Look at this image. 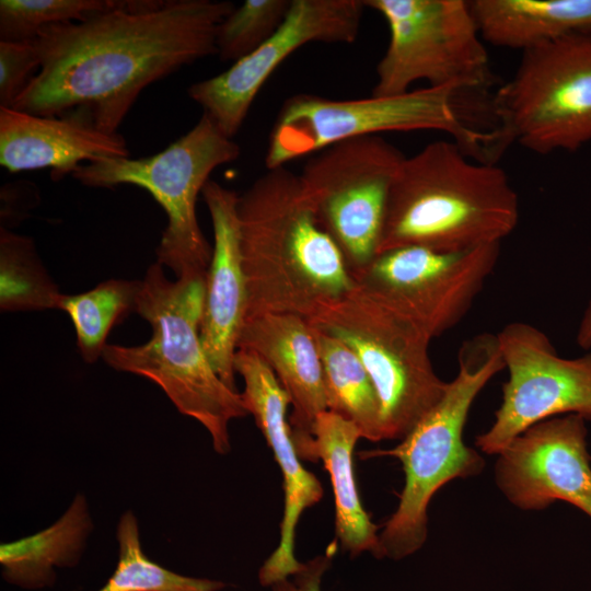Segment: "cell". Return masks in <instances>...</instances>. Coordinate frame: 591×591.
Returning a JSON list of instances; mask_svg holds the SVG:
<instances>
[{"mask_svg": "<svg viewBox=\"0 0 591 591\" xmlns=\"http://www.w3.org/2000/svg\"><path fill=\"white\" fill-rule=\"evenodd\" d=\"M519 197L496 163L436 140L399 165L378 254L403 246L452 253L501 243L517 228Z\"/></svg>", "mask_w": 591, "mask_h": 591, "instance_id": "3", "label": "cell"}, {"mask_svg": "<svg viewBox=\"0 0 591 591\" xmlns=\"http://www.w3.org/2000/svg\"><path fill=\"white\" fill-rule=\"evenodd\" d=\"M231 1H119L86 20L54 25L34 39L39 71L12 108L76 116L96 128L118 127L148 85L217 55Z\"/></svg>", "mask_w": 591, "mask_h": 591, "instance_id": "1", "label": "cell"}, {"mask_svg": "<svg viewBox=\"0 0 591 591\" xmlns=\"http://www.w3.org/2000/svg\"><path fill=\"white\" fill-rule=\"evenodd\" d=\"M237 218L245 320L266 313L308 320L356 286L341 252L320 225L299 174L286 166L267 169L239 196Z\"/></svg>", "mask_w": 591, "mask_h": 591, "instance_id": "2", "label": "cell"}, {"mask_svg": "<svg viewBox=\"0 0 591 591\" xmlns=\"http://www.w3.org/2000/svg\"><path fill=\"white\" fill-rule=\"evenodd\" d=\"M240 154L239 144L204 113L188 132L151 157L102 159L80 165L71 175L88 187L128 184L149 192L167 217L155 250L157 262L172 269L176 278L206 276L212 246L197 219L198 195L215 169Z\"/></svg>", "mask_w": 591, "mask_h": 591, "instance_id": "7", "label": "cell"}, {"mask_svg": "<svg viewBox=\"0 0 591 591\" xmlns=\"http://www.w3.org/2000/svg\"><path fill=\"white\" fill-rule=\"evenodd\" d=\"M359 428L331 410L320 413L312 427V441L299 453L301 460L323 465L329 474L335 501L336 536L343 551L351 557L379 548L378 526L363 509L352 466V452Z\"/></svg>", "mask_w": 591, "mask_h": 591, "instance_id": "20", "label": "cell"}, {"mask_svg": "<svg viewBox=\"0 0 591 591\" xmlns=\"http://www.w3.org/2000/svg\"><path fill=\"white\" fill-rule=\"evenodd\" d=\"M61 294L44 267L33 239L1 225V311L34 312L57 309Z\"/></svg>", "mask_w": 591, "mask_h": 591, "instance_id": "25", "label": "cell"}, {"mask_svg": "<svg viewBox=\"0 0 591 591\" xmlns=\"http://www.w3.org/2000/svg\"><path fill=\"white\" fill-rule=\"evenodd\" d=\"M93 530L89 505L77 494L62 515L48 528L0 545L1 575L25 590L53 587L56 568L76 567Z\"/></svg>", "mask_w": 591, "mask_h": 591, "instance_id": "22", "label": "cell"}, {"mask_svg": "<svg viewBox=\"0 0 591 591\" xmlns=\"http://www.w3.org/2000/svg\"><path fill=\"white\" fill-rule=\"evenodd\" d=\"M459 370L438 404L389 450L361 452V457L393 456L401 461L405 485L396 510L379 533L376 558L403 559L421 548L428 535L432 496L454 478L482 473L485 461L463 441L473 402L505 369L497 334L482 333L460 347Z\"/></svg>", "mask_w": 591, "mask_h": 591, "instance_id": "5", "label": "cell"}, {"mask_svg": "<svg viewBox=\"0 0 591 591\" xmlns=\"http://www.w3.org/2000/svg\"><path fill=\"white\" fill-rule=\"evenodd\" d=\"M237 349L258 355L288 393L289 417L299 453L312 440L316 416L327 410L322 363L306 318L294 314L266 313L244 321Z\"/></svg>", "mask_w": 591, "mask_h": 591, "instance_id": "19", "label": "cell"}, {"mask_svg": "<svg viewBox=\"0 0 591 591\" xmlns=\"http://www.w3.org/2000/svg\"><path fill=\"white\" fill-rule=\"evenodd\" d=\"M137 517L125 511L117 523L118 560L113 575L96 591H220L225 583L176 573L142 551Z\"/></svg>", "mask_w": 591, "mask_h": 591, "instance_id": "26", "label": "cell"}, {"mask_svg": "<svg viewBox=\"0 0 591 591\" xmlns=\"http://www.w3.org/2000/svg\"><path fill=\"white\" fill-rule=\"evenodd\" d=\"M206 276L170 280L160 263L139 280L135 311L152 331L136 346L107 344L102 358L111 368L155 383L176 409L209 432L213 450H231L229 424L248 412L242 394L213 369L200 339Z\"/></svg>", "mask_w": 591, "mask_h": 591, "instance_id": "4", "label": "cell"}, {"mask_svg": "<svg viewBox=\"0 0 591 591\" xmlns=\"http://www.w3.org/2000/svg\"><path fill=\"white\" fill-rule=\"evenodd\" d=\"M201 196L211 218L213 246L205 280L200 339L218 375L230 389L237 391L233 362L247 308L240 246L239 195L209 179Z\"/></svg>", "mask_w": 591, "mask_h": 591, "instance_id": "17", "label": "cell"}, {"mask_svg": "<svg viewBox=\"0 0 591 591\" xmlns=\"http://www.w3.org/2000/svg\"><path fill=\"white\" fill-rule=\"evenodd\" d=\"M509 379L490 428L477 448L499 454L514 438L546 419L575 414L591 421V351L560 357L548 336L525 322H511L497 334Z\"/></svg>", "mask_w": 591, "mask_h": 591, "instance_id": "13", "label": "cell"}, {"mask_svg": "<svg viewBox=\"0 0 591 591\" xmlns=\"http://www.w3.org/2000/svg\"><path fill=\"white\" fill-rule=\"evenodd\" d=\"M576 341L582 349H591V300L580 320Z\"/></svg>", "mask_w": 591, "mask_h": 591, "instance_id": "31", "label": "cell"}, {"mask_svg": "<svg viewBox=\"0 0 591 591\" xmlns=\"http://www.w3.org/2000/svg\"><path fill=\"white\" fill-rule=\"evenodd\" d=\"M40 58L34 40H0V106L12 107L25 90Z\"/></svg>", "mask_w": 591, "mask_h": 591, "instance_id": "29", "label": "cell"}, {"mask_svg": "<svg viewBox=\"0 0 591 591\" xmlns=\"http://www.w3.org/2000/svg\"><path fill=\"white\" fill-rule=\"evenodd\" d=\"M234 370L244 381L243 402L262 431L283 478L285 505L276 549L258 570V581L270 587L296 572V531L301 514L323 498V486L297 452L287 419L290 397L270 367L255 352L237 349Z\"/></svg>", "mask_w": 591, "mask_h": 591, "instance_id": "16", "label": "cell"}, {"mask_svg": "<svg viewBox=\"0 0 591 591\" xmlns=\"http://www.w3.org/2000/svg\"><path fill=\"white\" fill-rule=\"evenodd\" d=\"M500 245L452 253L396 247L376 254L352 277L359 288L410 317L433 339L467 314L498 263Z\"/></svg>", "mask_w": 591, "mask_h": 591, "instance_id": "12", "label": "cell"}, {"mask_svg": "<svg viewBox=\"0 0 591 591\" xmlns=\"http://www.w3.org/2000/svg\"><path fill=\"white\" fill-rule=\"evenodd\" d=\"M484 42L523 51L570 35H591V0H473Z\"/></svg>", "mask_w": 591, "mask_h": 591, "instance_id": "21", "label": "cell"}, {"mask_svg": "<svg viewBox=\"0 0 591 591\" xmlns=\"http://www.w3.org/2000/svg\"><path fill=\"white\" fill-rule=\"evenodd\" d=\"M387 23V48L376 66L373 96L399 95L416 81L430 88L485 91L494 74L466 0H364Z\"/></svg>", "mask_w": 591, "mask_h": 591, "instance_id": "10", "label": "cell"}, {"mask_svg": "<svg viewBox=\"0 0 591 591\" xmlns=\"http://www.w3.org/2000/svg\"><path fill=\"white\" fill-rule=\"evenodd\" d=\"M312 329L322 363L327 410L352 421L362 438L383 440L380 401L364 366L341 340L314 326Z\"/></svg>", "mask_w": 591, "mask_h": 591, "instance_id": "23", "label": "cell"}, {"mask_svg": "<svg viewBox=\"0 0 591 591\" xmlns=\"http://www.w3.org/2000/svg\"><path fill=\"white\" fill-rule=\"evenodd\" d=\"M308 322L341 340L364 366L380 401L383 440H402L442 398L448 382L432 367L431 336L357 285Z\"/></svg>", "mask_w": 591, "mask_h": 591, "instance_id": "8", "label": "cell"}, {"mask_svg": "<svg viewBox=\"0 0 591 591\" xmlns=\"http://www.w3.org/2000/svg\"><path fill=\"white\" fill-rule=\"evenodd\" d=\"M328 554L315 556L301 564L289 577L269 587L270 591H323L322 581L331 566Z\"/></svg>", "mask_w": 591, "mask_h": 591, "instance_id": "30", "label": "cell"}, {"mask_svg": "<svg viewBox=\"0 0 591 591\" xmlns=\"http://www.w3.org/2000/svg\"><path fill=\"white\" fill-rule=\"evenodd\" d=\"M500 152L512 142L537 154L573 152L591 141V35H570L521 51L495 92Z\"/></svg>", "mask_w": 591, "mask_h": 591, "instance_id": "9", "label": "cell"}, {"mask_svg": "<svg viewBox=\"0 0 591 591\" xmlns=\"http://www.w3.org/2000/svg\"><path fill=\"white\" fill-rule=\"evenodd\" d=\"M291 0H246L227 15L217 33V55L237 61L267 40L282 24Z\"/></svg>", "mask_w": 591, "mask_h": 591, "instance_id": "28", "label": "cell"}, {"mask_svg": "<svg viewBox=\"0 0 591 591\" xmlns=\"http://www.w3.org/2000/svg\"><path fill=\"white\" fill-rule=\"evenodd\" d=\"M125 138L76 116H39L0 106V164L11 173L49 167L59 181L83 161L129 158Z\"/></svg>", "mask_w": 591, "mask_h": 591, "instance_id": "18", "label": "cell"}, {"mask_svg": "<svg viewBox=\"0 0 591 591\" xmlns=\"http://www.w3.org/2000/svg\"><path fill=\"white\" fill-rule=\"evenodd\" d=\"M404 159L382 136H364L314 153L299 174L320 225L352 276L378 254L390 188Z\"/></svg>", "mask_w": 591, "mask_h": 591, "instance_id": "11", "label": "cell"}, {"mask_svg": "<svg viewBox=\"0 0 591 591\" xmlns=\"http://www.w3.org/2000/svg\"><path fill=\"white\" fill-rule=\"evenodd\" d=\"M461 94L453 88L430 86L356 100L294 94L282 104L270 131L266 167L286 166L344 140L414 130L445 132L474 159L493 163L496 134L468 123L462 114Z\"/></svg>", "mask_w": 591, "mask_h": 591, "instance_id": "6", "label": "cell"}, {"mask_svg": "<svg viewBox=\"0 0 591 591\" xmlns=\"http://www.w3.org/2000/svg\"><path fill=\"white\" fill-rule=\"evenodd\" d=\"M586 420L575 414L541 421L499 454L496 484L522 510L566 501L591 518V456Z\"/></svg>", "mask_w": 591, "mask_h": 591, "instance_id": "15", "label": "cell"}, {"mask_svg": "<svg viewBox=\"0 0 591 591\" xmlns=\"http://www.w3.org/2000/svg\"><path fill=\"white\" fill-rule=\"evenodd\" d=\"M117 0H1L0 40L31 42L45 28L86 20Z\"/></svg>", "mask_w": 591, "mask_h": 591, "instance_id": "27", "label": "cell"}, {"mask_svg": "<svg viewBox=\"0 0 591 591\" xmlns=\"http://www.w3.org/2000/svg\"><path fill=\"white\" fill-rule=\"evenodd\" d=\"M364 8L363 0H291L286 19L267 40L225 71L193 83L187 94L233 139L281 62L309 43H354Z\"/></svg>", "mask_w": 591, "mask_h": 591, "instance_id": "14", "label": "cell"}, {"mask_svg": "<svg viewBox=\"0 0 591 591\" xmlns=\"http://www.w3.org/2000/svg\"><path fill=\"white\" fill-rule=\"evenodd\" d=\"M139 280L107 279L93 289L61 294L58 310L74 327L77 346L86 363H94L107 346L112 328L135 311Z\"/></svg>", "mask_w": 591, "mask_h": 591, "instance_id": "24", "label": "cell"}]
</instances>
